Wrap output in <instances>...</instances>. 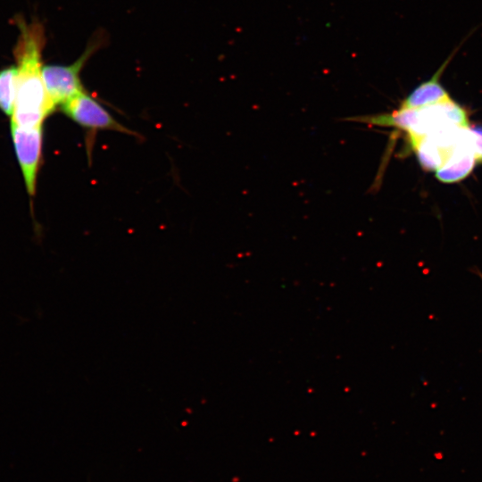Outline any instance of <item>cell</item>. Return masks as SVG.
Here are the masks:
<instances>
[{"label":"cell","instance_id":"52a82bcc","mask_svg":"<svg viewBox=\"0 0 482 482\" xmlns=\"http://www.w3.org/2000/svg\"><path fill=\"white\" fill-rule=\"evenodd\" d=\"M452 54L428 80L418 85L400 104V108L416 109L436 104L451 98L440 82L443 71L453 58Z\"/></svg>","mask_w":482,"mask_h":482},{"label":"cell","instance_id":"3957f363","mask_svg":"<svg viewBox=\"0 0 482 482\" xmlns=\"http://www.w3.org/2000/svg\"><path fill=\"white\" fill-rule=\"evenodd\" d=\"M102 40L91 42L84 53L71 64L43 65L42 76L47 94L55 107L85 91L80 80V71L92 54L99 48Z\"/></svg>","mask_w":482,"mask_h":482},{"label":"cell","instance_id":"7a4b0ae2","mask_svg":"<svg viewBox=\"0 0 482 482\" xmlns=\"http://www.w3.org/2000/svg\"><path fill=\"white\" fill-rule=\"evenodd\" d=\"M358 120L373 126L403 130L410 144L447 126H469L466 109L452 98L416 109L398 107L390 113L363 116Z\"/></svg>","mask_w":482,"mask_h":482},{"label":"cell","instance_id":"6da1fadb","mask_svg":"<svg viewBox=\"0 0 482 482\" xmlns=\"http://www.w3.org/2000/svg\"><path fill=\"white\" fill-rule=\"evenodd\" d=\"M17 24L20 34L13 50L18 69L17 91L11 123L34 128L42 126L56 108L47 94L42 76L45 33L38 22L28 24L17 20Z\"/></svg>","mask_w":482,"mask_h":482},{"label":"cell","instance_id":"ba28073f","mask_svg":"<svg viewBox=\"0 0 482 482\" xmlns=\"http://www.w3.org/2000/svg\"><path fill=\"white\" fill-rule=\"evenodd\" d=\"M17 66H8L0 71V110L12 116L17 91Z\"/></svg>","mask_w":482,"mask_h":482},{"label":"cell","instance_id":"9c48e42d","mask_svg":"<svg viewBox=\"0 0 482 482\" xmlns=\"http://www.w3.org/2000/svg\"><path fill=\"white\" fill-rule=\"evenodd\" d=\"M470 129L473 138L477 161L478 162H482V126H472L470 127Z\"/></svg>","mask_w":482,"mask_h":482},{"label":"cell","instance_id":"5b68a950","mask_svg":"<svg viewBox=\"0 0 482 482\" xmlns=\"http://www.w3.org/2000/svg\"><path fill=\"white\" fill-rule=\"evenodd\" d=\"M11 133L27 192L32 196L36 192L42 154V126L24 128L11 123Z\"/></svg>","mask_w":482,"mask_h":482},{"label":"cell","instance_id":"277c9868","mask_svg":"<svg viewBox=\"0 0 482 482\" xmlns=\"http://www.w3.org/2000/svg\"><path fill=\"white\" fill-rule=\"evenodd\" d=\"M63 113L83 129L111 130L137 137L133 130L120 123L98 101L86 91L61 106Z\"/></svg>","mask_w":482,"mask_h":482},{"label":"cell","instance_id":"8992f818","mask_svg":"<svg viewBox=\"0 0 482 482\" xmlns=\"http://www.w3.org/2000/svg\"><path fill=\"white\" fill-rule=\"evenodd\" d=\"M477 162L473 138L469 126L463 139L436 170V177L445 183L460 181L473 170Z\"/></svg>","mask_w":482,"mask_h":482}]
</instances>
